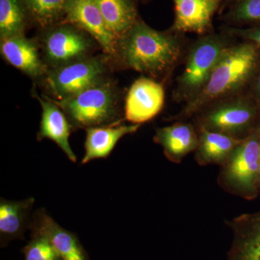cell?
Instances as JSON below:
<instances>
[{"label":"cell","instance_id":"7c38bea8","mask_svg":"<svg viewBox=\"0 0 260 260\" xmlns=\"http://www.w3.org/2000/svg\"><path fill=\"white\" fill-rule=\"evenodd\" d=\"M30 230L48 239L61 260H90L78 237L61 227L44 208L32 214Z\"/></svg>","mask_w":260,"mask_h":260},{"label":"cell","instance_id":"9c48e42d","mask_svg":"<svg viewBox=\"0 0 260 260\" xmlns=\"http://www.w3.org/2000/svg\"><path fill=\"white\" fill-rule=\"evenodd\" d=\"M165 89L161 82L141 76L135 80L126 93L124 119L133 124L152 120L165 104Z\"/></svg>","mask_w":260,"mask_h":260},{"label":"cell","instance_id":"d6986e66","mask_svg":"<svg viewBox=\"0 0 260 260\" xmlns=\"http://www.w3.org/2000/svg\"><path fill=\"white\" fill-rule=\"evenodd\" d=\"M199 143L195 150V160L202 167L219 165L221 167L234 153L243 139L210 131L199 126Z\"/></svg>","mask_w":260,"mask_h":260},{"label":"cell","instance_id":"8992f818","mask_svg":"<svg viewBox=\"0 0 260 260\" xmlns=\"http://www.w3.org/2000/svg\"><path fill=\"white\" fill-rule=\"evenodd\" d=\"M198 114L199 126L244 139L254 131L258 110L253 99L241 94L215 103Z\"/></svg>","mask_w":260,"mask_h":260},{"label":"cell","instance_id":"ba28073f","mask_svg":"<svg viewBox=\"0 0 260 260\" xmlns=\"http://www.w3.org/2000/svg\"><path fill=\"white\" fill-rule=\"evenodd\" d=\"M47 28L42 46L48 68H59L90 56L96 42L84 30L65 22Z\"/></svg>","mask_w":260,"mask_h":260},{"label":"cell","instance_id":"d4e9b609","mask_svg":"<svg viewBox=\"0 0 260 260\" xmlns=\"http://www.w3.org/2000/svg\"><path fill=\"white\" fill-rule=\"evenodd\" d=\"M224 31L234 37L240 38L244 39L246 42L253 43L260 49V25L248 28L228 27Z\"/></svg>","mask_w":260,"mask_h":260},{"label":"cell","instance_id":"4fadbf2b","mask_svg":"<svg viewBox=\"0 0 260 260\" xmlns=\"http://www.w3.org/2000/svg\"><path fill=\"white\" fill-rule=\"evenodd\" d=\"M0 53L6 62L32 79L45 77L49 70L41 58L37 44L25 35L1 39Z\"/></svg>","mask_w":260,"mask_h":260},{"label":"cell","instance_id":"7402d4cb","mask_svg":"<svg viewBox=\"0 0 260 260\" xmlns=\"http://www.w3.org/2000/svg\"><path fill=\"white\" fill-rule=\"evenodd\" d=\"M30 18L43 28L55 25L64 18L70 0H24Z\"/></svg>","mask_w":260,"mask_h":260},{"label":"cell","instance_id":"484cf974","mask_svg":"<svg viewBox=\"0 0 260 260\" xmlns=\"http://www.w3.org/2000/svg\"><path fill=\"white\" fill-rule=\"evenodd\" d=\"M253 83V93L256 102L260 105V68L256 71L251 83Z\"/></svg>","mask_w":260,"mask_h":260},{"label":"cell","instance_id":"5bb4252c","mask_svg":"<svg viewBox=\"0 0 260 260\" xmlns=\"http://www.w3.org/2000/svg\"><path fill=\"white\" fill-rule=\"evenodd\" d=\"M35 97L42 107V119L37 134L39 141L50 140L55 143L72 162L77 161V157L70 145L69 138L73 126L55 101L47 97H41L35 94Z\"/></svg>","mask_w":260,"mask_h":260},{"label":"cell","instance_id":"6da1fadb","mask_svg":"<svg viewBox=\"0 0 260 260\" xmlns=\"http://www.w3.org/2000/svg\"><path fill=\"white\" fill-rule=\"evenodd\" d=\"M182 34L158 31L140 18L117 42L121 64L155 79H165L185 55Z\"/></svg>","mask_w":260,"mask_h":260},{"label":"cell","instance_id":"ffe728a7","mask_svg":"<svg viewBox=\"0 0 260 260\" xmlns=\"http://www.w3.org/2000/svg\"><path fill=\"white\" fill-rule=\"evenodd\" d=\"M106 25L119 41L140 18L135 0H94Z\"/></svg>","mask_w":260,"mask_h":260},{"label":"cell","instance_id":"3957f363","mask_svg":"<svg viewBox=\"0 0 260 260\" xmlns=\"http://www.w3.org/2000/svg\"><path fill=\"white\" fill-rule=\"evenodd\" d=\"M56 102L73 129L118 125L124 119L121 116L119 90L109 79Z\"/></svg>","mask_w":260,"mask_h":260},{"label":"cell","instance_id":"603a6c76","mask_svg":"<svg viewBox=\"0 0 260 260\" xmlns=\"http://www.w3.org/2000/svg\"><path fill=\"white\" fill-rule=\"evenodd\" d=\"M224 10L222 18L228 24L260 23V0H234Z\"/></svg>","mask_w":260,"mask_h":260},{"label":"cell","instance_id":"9a60e30c","mask_svg":"<svg viewBox=\"0 0 260 260\" xmlns=\"http://www.w3.org/2000/svg\"><path fill=\"white\" fill-rule=\"evenodd\" d=\"M234 240L228 260H260V211L229 221Z\"/></svg>","mask_w":260,"mask_h":260},{"label":"cell","instance_id":"5b68a950","mask_svg":"<svg viewBox=\"0 0 260 260\" xmlns=\"http://www.w3.org/2000/svg\"><path fill=\"white\" fill-rule=\"evenodd\" d=\"M259 140L257 129L243 139L221 166L218 184L224 190L246 200L259 191Z\"/></svg>","mask_w":260,"mask_h":260},{"label":"cell","instance_id":"cb8c5ba5","mask_svg":"<svg viewBox=\"0 0 260 260\" xmlns=\"http://www.w3.org/2000/svg\"><path fill=\"white\" fill-rule=\"evenodd\" d=\"M22 252L24 260H61L49 240L39 234H31V239Z\"/></svg>","mask_w":260,"mask_h":260},{"label":"cell","instance_id":"30bf717a","mask_svg":"<svg viewBox=\"0 0 260 260\" xmlns=\"http://www.w3.org/2000/svg\"><path fill=\"white\" fill-rule=\"evenodd\" d=\"M64 19L65 23L89 34L107 55L116 56L117 40L108 29L94 0H70Z\"/></svg>","mask_w":260,"mask_h":260},{"label":"cell","instance_id":"4316f807","mask_svg":"<svg viewBox=\"0 0 260 260\" xmlns=\"http://www.w3.org/2000/svg\"><path fill=\"white\" fill-rule=\"evenodd\" d=\"M233 1H234V0H224L223 5H222L221 7V9H220V12H219V13H220V14H221V13H223V10H225V8H226L227 7L229 6V5H230Z\"/></svg>","mask_w":260,"mask_h":260},{"label":"cell","instance_id":"52a82bcc","mask_svg":"<svg viewBox=\"0 0 260 260\" xmlns=\"http://www.w3.org/2000/svg\"><path fill=\"white\" fill-rule=\"evenodd\" d=\"M107 72L106 58L90 56L48 70L44 80L51 99L60 102L108 79Z\"/></svg>","mask_w":260,"mask_h":260},{"label":"cell","instance_id":"7a4b0ae2","mask_svg":"<svg viewBox=\"0 0 260 260\" xmlns=\"http://www.w3.org/2000/svg\"><path fill=\"white\" fill-rule=\"evenodd\" d=\"M259 49L249 42L233 44L215 66L204 88L186 103L175 119H187L224 99L243 94L259 68Z\"/></svg>","mask_w":260,"mask_h":260},{"label":"cell","instance_id":"44dd1931","mask_svg":"<svg viewBox=\"0 0 260 260\" xmlns=\"http://www.w3.org/2000/svg\"><path fill=\"white\" fill-rule=\"evenodd\" d=\"M29 18L24 0H0V38L24 35Z\"/></svg>","mask_w":260,"mask_h":260},{"label":"cell","instance_id":"8fae6325","mask_svg":"<svg viewBox=\"0 0 260 260\" xmlns=\"http://www.w3.org/2000/svg\"><path fill=\"white\" fill-rule=\"evenodd\" d=\"M224 0H173L174 20L169 30L175 34L193 32L201 36L213 32L214 16Z\"/></svg>","mask_w":260,"mask_h":260},{"label":"cell","instance_id":"2e32d148","mask_svg":"<svg viewBox=\"0 0 260 260\" xmlns=\"http://www.w3.org/2000/svg\"><path fill=\"white\" fill-rule=\"evenodd\" d=\"M153 141L162 147L168 160L180 164L188 154L197 150L199 134L191 123L177 121L172 125L158 128Z\"/></svg>","mask_w":260,"mask_h":260},{"label":"cell","instance_id":"277c9868","mask_svg":"<svg viewBox=\"0 0 260 260\" xmlns=\"http://www.w3.org/2000/svg\"><path fill=\"white\" fill-rule=\"evenodd\" d=\"M233 36L225 31L201 36L189 47L185 64L177 81L174 99L191 102L202 91L225 50L232 45Z\"/></svg>","mask_w":260,"mask_h":260},{"label":"cell","instance_id":"83f0119b","mask_svg":"<svg viewBox=\"0 0 260 260\" xmlns=\"http://www.w3.org/2000/svg\"><path fill=\"white\" fill-rule=\"evenodd\" d=\"M258 135H259V191H260V126L257 129Z\"/></svg>","mask_w":260,"mask_h":260},{"label":"cell","instance_id":"ac0fdd59","mask_svg":"<svg viewBox=\"0 0 260 260\" xmlns=\"http://www.w3.org/2000/svg\"><path fill=\"white\" fill-rule=\"evenodd\" d=\"M140 126V124H118L85 129V153L81 164H85L95 159L107 158L123 137L134 134Z\"/></svg>","mask_w":260,"mask_h":260},{"label":"cell","instance_id":"e0dca14e","mask_svg":"<svg viewBox=\"0 0 260 260\" xmlns=\"http://www.w3.org/2000/svg\"><path fill=\"white\" fill-rule=\"evenodd\" d=\"M35 200L29 198L21 201L0 200V242L5 246L15 239H23L31 223V210Z\"/></svg>","mask_w":260,"mask_h":260}]
</instances>
